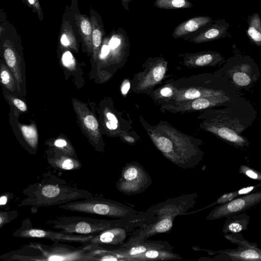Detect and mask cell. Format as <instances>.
I'll return each mask as SVG.
<instances>
[{
  "mask_svg": "<svg viewBox=\"0 0 261 261\" xmlns=\"http://www.w3.org/2000/svg\"><path fill=\"white\" fill-rule=\"evenodd\" d=\"M62 60L64 66L70 67L74 64V60L71 53L69 51L64 53L62 57Z\"/></svg>",
  "mask_w": 261,
  "mask_h": 261,
  "instance_id": "cell-39",
  "label": "cell"
},
{
  "mask_svg": "<svg viewBox=\"0 0 261 261\" xmlns=\"http://www.w3.org/2000/svg\"><path fill=\"white\" fill-rule=\"evenodd\" d=\"M154 6L162 9L191 8L193 6L189 0H155Z\"/></svg>",
  "mask_w": 261,
  "mask_h": 261,
  "instance_id": "cell-32",
  "label": "cell"
},
{
  "mask_svg": "<svg viewBox=\"0 0 261 261\" xmlns=\"http://www.w3.org/2000/svg\"><path fill=\"white\" fill-rule=\"evenodd\" d=\"M13 194L10 192L5 193L0 195V207H4L8 204L12 200Z\"/></svg>",
  "mask_w": 261,
  "mask_h": 261,
  "instance_id": "cell-40",
  "label": "cell"
},
{
  "mask_svg": "<svg viewBox=\"0 0 261 261\" xmlns=\"http://www.w3.org/2000/svg\"><path fill=\"white\" fill-rule=\"evenodd\" d=\"M17 126L24 141L33 153L37 148L38 142V132L35 124L32 122L29 125L18 122Z\"/></svg>",
  "mask_w": 261,
  "mask_h": 261,
  "instance_id": "cell-29",
  "label": "cell"
},
{
  "mask_svg": "<svg viewBox=\"0 0 261 261\" xmlns=\"http://www.w3.org/2000/svg\"><path fill=\"white\" fill-rule=\"evenodd\" d=\"M47 160L51 167L57 169L73 170L80 169L82 167L81 163L77 159L58 150L48 152Z\"/></svg>",
  "mask_w": 261,
  "mask_h": 261,
  "instance_id": "cell-24",
  "label": "cell"
},
{
  "mask_svg": "<svg viewBox=\"0 0 261 261\" xmlns=\"http://www.w3.org/2000/svg\"><path fill=\"white\" fill-rule=\"evenodd\" d=\"M225 237L233 243L238 244V248L218 251V255L216 257L218 260H254L260 261L261 251L257 247V244L253 245L245 240L243 237L237 238L234 233L225 234Z\"/></svg>",
  "mask_w": 261,
  "mask_h": 261,
  "instance_id": "cell-16",
  "label": "cell"
},
{
  "mask_svg": "<svg viewBox=\"0 0 261 261\" xmlns=\"http://www.w3.org/2000/svg\"><path fill=\"white\" fill-rule=\"evenodd\" d=\"M85 126L89 130L95 132L98 129V123L96 119L91 115H87L84 118Z\"/></svg>",
  "mask_w": 261,
  "mask_h": 261,
  "instance_id": "cell-38",
  "label": "cell"
},
{
  "mask_svg": "<svg viewBox=\"0 0 261 261\" xmlns=\"http://www.w3.org/2000/svg\"><path fill=\"white\" fill-rule=\"evenodd\" d=\"M7 19V16L5 12L0 8V23H2Z\"/></svg>",
  "mask_w": 261,
  "mask_h": 261,
  "instance_id": "cell-47",
  "label": "cell"
},
{
  "mask_svg": "<svg viewBox=\"0 0 261 261\" xmlns=\"http://www.w3.org/2000/svg\"><path fill=\"white\" fill-rule=\"evenodd\" d=\"M168 61L164 58L157 57L152 60L142 82L144 89H152L156 85L162 83L166 78Z\"/></svg>",
  "mask_w": 261,
  "mask_h": 261,
  "instance_id": "cell-20",
  "label": "cell"
},
{
  "mask_svg": "<svg viewBox=\"0 0 261 261\" xmlns=\"http://www.w3.org/2000/svg\"><path fill=\"white\" fill-rule=\"evenodd\" d=\"M226 218L222 228L224 233H237L247 229L250 217L246 213L235 214Z\"/></svg>",
  "mask_w": 261,
  "mask_h": 261,
  "instance_id": "cell-27",
  "label": "cell"
},
{
  "mask_svg": "<svg viewBox=\"0 0 261 261\" xmlns=\"http://www.w3.org/2000/svg\"><path fill=\"white\" fill-rule=\"evenodd\" d=\"M29 246L38 250L35 260H96L94 251L100 246L84 243L82 246L74 247L68 244L55 242L51 245L32 242Z\"/></svg>",
  "mask_w": 261,
  "mask_h": 261,
  "instance_id": "cell-9",
  "label": "cell"
},
{
  "mask_svg": "<svg viewBox=\"0 0 261 261\" xmlns=\"http://www.w3.org/2000/svg\"><path fill=\"white\" fill-rule=\"evenodd\" d=\"M214 22L210 16H195L179 23L175 28L172 36L175 39L182 38Z\"/></svg>",
  "mask_w": 261,
  "mask_h": 261,
  "instance_id": "cell-23",
  "label": "cell"
},
{
  "mask_svg": "<svg viewBox=\"0 0 261 261\" xmlns=\"http://www.w3.org/2000/svg\"><path fill=\"white\" fill-rule=\"evenodd\" d=\"M172 249L169 243L165 241H150L143 240L132 243H126L120 247L107 249L123 260L130 257L142 254L150 249Z\"/></svg>",
  "mask_w": 261,
  "mask_h": 261,
  "instance_id": "cell-17",
  "label": "cell"
},
{
  "mask_svg": "<svg viewBox=\"0 0 261 261\" xmlns=\"http://www.w3.org/2000/svg\"><path fill=\"white\" fill-rule=\"evenodd\" d=\"M132 1L133 0H121L122 6L124 10L127 11L129 10L128 4L130 2Z\"/></svg>",
  "mask_w": 261,
  "mask_h": 261,
  "instance_id": "cell-46",
  "label": "cell"
},
{
  "mask_svg": "<svg viewBox=\"0 0 261 261\" xmlns=\"http://www.w3.org/2000/svg\"><path fill=\"white\" fill-rule=\"evenodd\" d=\"M107 127L111 130L116 129L117 128V124L113 122L109 121L106 123Z\"/></svg>",
  "mask_w": 261,
  "mask_h": 261,
  "instance_id": "cell-45",
  "label": "cell"
},
{
  "mask_svg": "<svg viewBox=\"0 0 261 261\" xmlns=\"http://www.w3.org/2000/svg\"><path fill=\"white\" fill-rule=\"evenodd\" d=\"M78 39L71 21L70 6L66 5L63 13L59 32V43L63 47L76 49Z\"/></svg>",
  "mask_w": 261,
  "mask_h": 261,
  "instance_id": "cell-21",
  "label": "cell"
},
{
  "mask_svg": "<svg viewBox=\"0 0 261 261\" xmlns=\"http://www.w3.org/2000/svg\"><path fill=\"white\" fill-rule=\"evenodd\" d=\"M14 28V26L8 19L0 23V38L4 34Z\"/></svg>",
  "mask_w": 261,
  "mask_h": 261,
  "instance_id": "cell-41",
  "label": "cell"
},
{
  "mask_svg": "<svg viewBox=\"0 0 261 261\" xmlns=\"http://www.w3.org/2000/svg\"><path fill=\"white\" fill-rule=\"evenodd\" d=\"M182 257L172 251V249H150L127 258L126 261H146L156 260H179Z\"/></svg>",
  "mask_w": 261,
  "mask_h": 261,
  "instance_id": "cell-26",
  "label": "cell"
},
{
  "mask_svg": "<svg viewBox=\"0 0 261 261\" xmlns=\"http://www.w3.org/2000/svg\"><path fill=\"white\" fill-rule=\"evenodd\" d=\"M260 186V185H256V186H248L247 187L243 188L237 191L238 193L240 196L246 195L248 194H249L251 192V191H253L254 189H256L258 186Z\"/></svg>",
  "mask_w": 261,
  "mask_h": 261,
  "instance_id": "cell-42",
  "label": "cell"
},
{
  "mask_svg": "<svg viewBox=\"0 0 261 261\" xmlns=\"http://www.w3.org/2000/svg\"><path fill=\"white\" fill-rule=\"evenodd\" d=\"M0 57L14 75L18 93L24 85V61L21 38L14 27L0 38Z\"/></svg>",
  "mask_w": 261,
  "mask_h": 261,
  "instance_id": "cell-10",
  "label": "cell"
},
{
  "mask_svg": "<svg viewBox=\"0 0 261 261\" xmlns=\"http://www.w3.org/2000/svg\"><path fill=\"white\" fill-rule=\"evenodd\" d=\"M242 94L231 96H221L201 97L184 101L173 106L161 107L162 112L185 114L201 111L211 108L226 106L230 105Z\"/></svg>",
  "mask_w": 261,
  "mask_h": 261,
  "instance_id": "cell-14",
  "label": "cell"
},
{
  "mask_svg": "<svg viewBox=\"0 0 261 261\" xmlns=\"http://www.w3.org/2000/svg\"><path fill=\"white\" fill-rule=\"evenodd\" d=\"M215 22V24H211L196 36L187 38V40L195 43H201L225 37L229 24L225 19H219Z\"/></svg>",
  "mask_w": 261,
  "mask_h": 261,
  "instance_id": "cell-22",
  "label": "cell"
},
{
  "mask_svg": "<svg viewBox=\"0 0 261 261\" xmlns=\"http://www.w3.org/2000/svg\"><path fill=\"white\" fill-rule=\"evenodd\" d=\"M17 217L18 212L17 211H0V230L4 225L10 223Z\"/></svg>",
  "mask_w": 261,
  "mask_h": 261,
  "instance_id": "cell-35",
  "label": "cell"
},
{
  "mask_svg": "<svg viewBox=\"0 0 261 261\" xmlns=\"http://www.w3.org/2000/svg\"><path fill=\"white\" fill-rule=\"evenodd\" d=\"M176 92L174 97L161 107L173 106L184 101L201 97L241 94L218 70L213 73H202L174 80Z\"/></svg>",
  "mask_w": 261,
  "mask_h": 261,
  "instance_id": "cell-3",
  "label": "cell"
},
{
  "mask_svg": "<svg viewBox=\"0 0 261 261\" xmlns=\"http://www.w3.org/2000/svg\"><path fill=\"white\" fill-rule=\"evenodd\" d=\"M247 35L252 42L257 46L261 45V20L258 13L249 16Z\"/></svg>",
  "mask_w": 261,
  "mask_h": 261,
  "instance_id": "cell-30",
  "label": "cell"
},
{
  "mask_svg": "<svg viewBox=\"0 0 261 261\" xmlns=\"http://www.w3.org/2000/svg\"><path fill=\"white\" fill-rule=\"evenodd\" d=\"M26 196L18 206H31L35 212L43 206L60 205L93 196L88 191L69 186L61 179L43 176L40 180L30 184L23 190Z\"/></svg>",
  "mask_w": 261,
  "mask_h": 261,
  "instance_id": "cell-4",
  "label": "cell"
},
{
  "mask_svg": "<svg viewBox=\"0 0 261 261\" xmlns=\"http://www.w3.org/2000/svg\"><path fill=\"white\" fill-rule=\"evenodd\" d=\"M150 219L147 213L144 217L127 225L116 227L96 234L88 242L107 249L122 246L133 233Z\"/></svg>",
  "mask_w": 261,
  "mask_h": 261,
  "instance_id": "cell-12",
  "label": "cell"
},
{
  "mask_svg": "<svg viewBox=\"0 0 261 261\" xmlns=\"http://www.w3.org/2000/svg\"><path fill=\"white\" fill-rule=\"evenodd\" d=\"M3 94L9 103L12 106L13 108L19 112H25L27 110V107L25 103L21 99L9 94L5 89L3 90Z\"/></svg>",
  "mask_w": 261,
  "mask_h": 261,
  "instance_id": "cell-33",
  "label": "cell"
},
{
  "mask_svg": "<svg viewBox=\"0 0 261 261\" xmlns=\"http://www.w3.org/2000/svg\"><path fill=\"white\" fill-rule=\"evenodd\" d=\"M156 148L172 163L183 169L196 167L203 160L201 139L187 135L165 120L148 129Z\"/></svg>",
  "mask_w": 261,
  "mask_h": 261,
  "instance_id": "cell-2",
  "label": "cell"
},
{
  "mask_svg": "<svg viewBox=\"0 0 261 261\" xmlns=\"http://www.w3.org/2000/svg\"><path fill=\"white\" fill-rule=\"evenodd\" d=\"M96 234H80L61 231H55L34 227L30 220L24 219L21 226L13 233L15 237L22 238H40L49 240L54 242L88 243Z\"/></svg>",
  "mask_w": 261,
  "mask_h": 261,
  "instance_id": "cell-13",
  "label": "cell"
},
{
  "mask_svg": "<svg viewBox=\"0 0 261 261\" xmlns=\"http://www.w3.org/2000/svg\"><path fill=\"white\" fill-rule=\"evenodd\" d=\"M147 215L146 212H140L133 217L99 219L76 216H60L46 221L53 228L67 233L80 234H97L116 227L124 226L139 220Z\"/></svg>",
  "mask_w": 261,
  "mask_h": 261,
  "instance_id": "cell-6",
  "label": "cell"
},
{
  "mask_svg": "<svg viewBox=\"0 0 261 261\" xmlns=\"http://www.w3.org/2000/svg\"><path fill=\"white\" fill-rule=\"evenodd\" d=\"M90 17L92 23L91 44L92 50L95 55L98 52L106 35L104 24L98 12L90 8Z\"/></svg>",
  "mask_w": 261,
  "mask_h": 261,
  "instance_id": "cell-25",
  "label": "cell"
},
{
  "mask_svg": "<svg viewBox=\"0 0 261 261\" xmlns=\"http://www.w3.org/2000/svg\"><path fill=\"white\" fill-rule=\"evenodd\" d=\"M107 117L109 121L118 124V120L117 119V118L113 113H111L110 112L107 113Z\"/></svg>",
  "mask_w": 261,
  "mask_h": 261,
  "instance_id": "cell-44",
  "label": "cell"
},
{
  "mask_svg": "<svg viewBox=\"0 0 261 261\" xmlns=\"http://www.w3.org/2000/svg\"><path fill=\"white\" fill-rule=\"evenodd\" d=\"M260 201V191L240 196L215 207L207 215L206 219L214 220L245 212L257 206Z\"/></svg>",
  "mask_w": 261,
  "mask_h": 261,
  "instance_id": "cell-15",
  "label": "cell"
},
{
  "mask_svg": "<svg viewBox=\"0 0 261 261\" xmlns=\"http://www.w3.org/2000/svg\"><path fill=\"white\" fill-rule=\"evenodd\" d=\"M197 197L195 193L185 194L151 206L146 211L150 220L136 230L125 243L146 240L169 231L172 227L174 219L178 216L187 214L195 204Z\"/></svg>",
  "mask_w": 261,
  "mask_h": 261,
  "instance_id": "cell-5",
  "label": "cell"
},
{
  "mask_svg": "<svg viewBox=\"0 0 261 261\" xmlns=\"http://www.w3.org/2000/svg\"><path fill=\"white\" fill-rule=\"evenodd\" d=\"M59 207L66 211L115 219L132 218L139 213L132 207L121 202L93 196L62 204Z\"/></svg>",
  "mask_w": 261,
  "mask_h": 261,
  "instance_id": "cell-7",
  "label": "cell"
},
{
  "mask_svg": "<svg viewBox=\"0 0 261 261\" xmlns=\"http://www.w3.org/2000/svg\"><path fill=\"white\" fill-rule=\"evenodd\" d=\"M22 2L31 10L36 14L39 20L42 21L43 19V12L39 0H22Z\"/></svg>",
  "mask_w": 261,
  "mask_h": 261,
  "instance_id": "cell-34",
  "label": "cell"
},
{
  "mask_svg": "<svg viewBox=\"0 0 261 261\" xmlns=\"http://www.w3.org/2000/svg\"><path fill=\"white\" fill-rule=\"evenodd\" d=\"M129 89L130 83L128 81L125 80V81H124L121 86V93H122V94L125 95L128 92Z\"/></svg>",
  "mask_w": 261,
  "mask_h": 261,
  "instance_id": "cell-43",
  "label": "cell"
},
{
  "mask_svg": "<svg viewBox=\"0 0 261 261\" xmlns=\"http://www.w3.org/2000/svg\"><path fill=\"white\" fill-rule=\"evenodd\" d=\"M124 139L129 142V143H134L135 142V139L130 136H124Z\"/></svg>",
  "mask_w": 261,
  "mask_h": 261,
  "instance_id": "cell-48",
  "label": "cell"
},
{
  "mask_svg": "<svg viewBox=\"0 0 261 261\" xmlns=\"http://www.w3.org/2000/svg\"><path fill=\"white\" fill-rule=\"evenodd\" d=\"M71 21L79 39L90 51L92 50V23L90 16L82 14L78 7L77 0H71L70 7Z\"/></svg>",
  "mask_w": 261,
  "mask_h": 261,
  "instance_id": "cell-18",
  "label": "cell"
},
{
  "mask_svg": "<svg viewBox=\"0 0 261 261\" xmlns=\"http://www.w3.org/2000/svg\"><path fill=\"white\" fill-rule=\"evenodd\" d=\"M0 83L7 90L11 93L17 91L16 83L14 75L1 58H0Z\"/></svg>",
  "mask_w": 261,
  "mask_h": 261,
  "instance_id": "cell-31",
  "label": "cell"
},
{
  "mask_svg": "<svg viewBox=\"0 0 261 261\" xmlns=\"http://www.w3.org/2000/svg\"><path fill=\"white\" fill-rule=\"evenodd\" d=\"M240 172L244 174L247 177L255 180H260L261 174L260 172L255 171L250 168L244 165L240 166Z\"/></svg>",
  "mask_w": 261,
  "mask_h": 261,
  "instance_id": "cell-36",
  "label": "cell"
},
{
  "mask_svg": "<svg viewBox=\"0 0 261 261\" xmlns=\"http://www.w3.org/2000/svg\"><path fill=\"white\" fill-rule=\"evenodd\" d=\"M179 56L183 65L189 68L219 67L225 62L221 54L213 50L184 53Z\"/></svg>",
  "mask_w": 261,
  "mask_h": 261,
  "instance_id": "cell-19",
  "label": "cell"
},
{
  "mask_svg": "<svg viewBox=\"0 0 261 261\" xmlns=\"http://www.w3.org/2000/svg\"><path fill=\"white\" fill-rule=\"evenodd\" d=\"M176 92L174 80H166L153 93L155 101L161 106L166 105L175 96Z\"/></svg>",
  "mask_w": 261,
  "mask_h": 261,
  "instance_id": "cell-28",
  "label": "cell"
},
{
  "mask_svg": "<svg viewBox=\"0 0 261 261\" xmlns=\"http://www.w3.org/2000/svg\"><path fill=\"white\" fill-rule=\"evenodd\" d=\"M151 184V178L144 167L133 162L123 167L116 188L126 195H134L143 192Z\"/></svg>",
  "mask_w": 261,
  "mask_h": 261,
  "instance_id": "cell-11",
  "label": "cell"
},
{
  "mask_svg": "<svg viewBox=\"0 0 261 261\" xmlns=\"http://www.w3.org/2000/svg\"><path fill=\"white\" fill-rule=\"evenodd\" d=\"M240 91H249L257 83L260 76L258 66L248 55L235 53L224 65L218 69Z\"/></svg>",
  "mask_w": 261,
  "mask_h": 261,
  "instance_id": "cell-8",
  "label": "cell"
},
{
  "mask_svg": "<svg viewBox=\"0 0 261 261\" xmlns=\"http://www.w3.org/2000/svg\"><path fill=\"white\" fill-rule=\"evenodd\" d=\"M257 112L250 100L240 96L229 105L201 111L197 119L199 127L228 144L240 149L250 146L242 134L257 117Z\"/></svg>",
  "mask_w": 261,
  "mask_h": 261,
  "instance_id": "cell-1",
  "label": "cell"
},
{
  "mask_svg": "<svg viewBox=\"0 0 261 261\" xmlns=\"http://www.w3.org/2000/svg\"><path fill=\"white\" fill-rule=\"evenodd\" d=\"M239 195L238 193V191H235L233 192H230L229 193H225L222 196H221L215 202L211 204L210 205L207 206V207H210L211 206H213L216 204H221L225 203L228 201H229L233 199L239 197Z\"/></svg>",
  "mask_w": 261,
  "mask_h": 261,
  "instance_id": "cell-37",
  "label": "cell"
}]
</instances>
